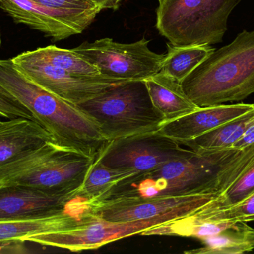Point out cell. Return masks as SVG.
<instances>
[{
    "label": "cell",
    "instance_id": "cell-13",
    "mask_svg": "<svg viewBox=\"0 0 254 254\" xmlns=\"http://www.w3.org/2000/svg\"><path fill=\"white\" fill-rule=\"evenodd\" d=\"M71 198L34 188L0 185V221L50 216L64 210Z\"/></svg>",
    "mask_w": 254,
    "mask_h": 254
},
{
    "label": "cell",
    "instance_id": "cell-28",
    "mask_svg": "<svg viewBox=\"0 0 254 254\" xmlns=\"http://www.w3.org/2000/svg\"><path fill=\"white\" fill-rule=\"evenodd\" d=\"M254 143V122L250 125L243 137L233 145L234 149H242Z\"/></svg>",
    "mask_w": 254,
    "mask_h": 254
},
{
    "label": "cell",
    "instance_id": "cell-29",
    "mask_svg": "<svg viewBox=\"0 0 254 254\" xmlns=\"http://www.w3.org/2000/svg\"><path fill=\"white\" fill-rule=\"evenodd\" d=\"M101 10L104 9L117 10L123 0H90Z\"/></svg>",
    "mask_w": 254,
    "mask_h": 254
},
{
    "label": "cell",
    "instance_id": "cell-1",
    "mask_svg": "<svg viewBox=\"0 0 254 254\" xmlns=\"http://www.w3.org/2000/svg\"><path fill=\"white\" fill-rule=\"evenodd\" d=\"M254 161V143L242 149H190L152 171L122 180L98 201L132 196L219 195Z\"/></svg>",
    "mask_w": 254,
    "mask_h": 254
},
{
    "label": "cell",
    "instance_id": "cell-16",
    "mask_svg": "<svg viewBox=\"0 0 254 254\" xmlns=\"http://www.w3.org/2000/svg\"><path fill=\"white\" fill-rule=\"evenodd\" d=\"M152 104L165 122L189 114L199 107L185 94L180 82L165 73H156L144 80Z\"/></svg>",
    "mask_w": 254,
    "mask_h": 254
},
{
    "label": "cell",
    "instance_id": "cell-12",
    "mask_svg": "<svg viewBox=\"0 0 254 254\" xmlns=\"http://www.w3.org/2000/svg\"><path fill=\"white\" fill-rule=\"evenodd\" d=\"M0 8L16 23L41 31L56 41L83 32L101 10L99 7L92 10H57L33 0H0Z\"/></svg>",
    "mask_w": 254,
    "mask_h": 254
},
{
    "label": "cell",
    "instance_id": "cell-20",
    "mask_svg": "<svg viewBox=\"0 0 254 254\" xmlns=\"http://www.w3.org/2000/svg\"><path fill=\"white\" fill-rule=\"evenodd\" d=\"M133 175L135 174L131 171L107 167L96 158L83 184L72 197L84 201H98L118 183Z\"/></svg>",
    "mask_w": 254,
    "mask_h": 254
},
{
    "label": "cell",
    "instance_id": "cell-8",
    "mask_svg": "<svg viewBox=\"0 0 254 254\" xmlns=\"http://www.w3.org/2000/svg\"><path fill=\"white\" fill-rule=\"evenodd\" d=\"M145 37L131 43H122L106 37L84 42L72 49L93 64L106 77L119 80H146L161 71L165 54H157L149 47Z\"/></svg>",
    "mask_w": 254,
    "mask_h": 254
},
{
    "label": "cell",
    "instance_id": "cell-14",
    "mask_svg": "<svg viewBox=\"0 0 254 254\" xmlns=\"http://www.w3.org/2000/svg\"><path fill=\"white\" fill-rule=\"evenodd\" d=\"M254 107V104H220L198 110L170 122H164L160 132L179 142L193 140Z\"/></svg>",
    "mask_w": 254,
    "mask_h": 254
},
{
    "label": "cell",
    "instance_id": "cell-31",
    "mask_svg": "<svg viewBox=\"0 0 254 254\" xmlns=\"http://www.w3.org/2000/svg\"><path fill=\"white\" fill-rule=\"evenodd\" d=\"M158 2L160 3V2H161V1H163V0H158Z\"/></svg>",
    "mask_w": 254,
    "mask_h": 254
},
{
    "label": "cell",
    "instance_id": "cell-10",
    "mask_svg": "<svg viewBox=\"0 0 254 254\" xmlns=\"http://www.w3.org/2000/svg\"><path fill=\"white\" fill-rule=\"evenodd\" d=\"M18 70L27 78L54 95L71 104H81L126 80L106 76L72 74L37 57L33 51L12 58Z\"/></svg>",
    "mask_w": 254,
    "mask_h": 254
},
{
    "label": "cell",
    "instance_id": "cell-25",
    "mask_svg": "<svg viewBox=\"0 0 254 254\" xmlns=\"http://www.w3.org/2000/svg\"><path fill=\"white\" fill-rule=\"evenodd\" d=\"M0 117L7 119L14 118H26L31 120L38 121L34 118L32 113L16 100L0 90ZM39 123V122H38Z\"/></svg>",
    "mask_w": 254,
    "mask_h": 254
},
{
    "label": "cell",
    "instance_id": "cell-26",
    "mask_svg": "<svg viewBox=\"0 0 254 254\" xmlns=\"http://www.w3.org/2000/svg\"><path fill=\"white\" fill-rule=\"evenodd\" d=\"M35 2L57 10H92L98 7L90 0H33Z\"/></svg>",
    "mask_w": 254,
    "mask_h": 254
},
{
    "label": "cell",
    "instance_id": "cell-23",
    "mask_svg": "<svg viewBox=\"0 0 254 254\" xmlns=\"http://www.w3.org/2000/svg\"><path fill=\"white\" fill-rule=\"evenodd\" d=\"M180 219L182 222L191 224L254 221V193L244 201L222 210L206 211L201 207Z\"/></svg>",
    "mask_w": 254,
    "mask_h": 254
},
{
    "label": "cell",
    "instance_id": "cell-22",
    "mask_svg": "<svg viewBox=\"0 0 254 254\" xmlns=\"http://www.w3.org/2000/svg\"><path fill=\"white\" fill-rule=\"evenodd\" d=\"M33 52L46 62L72 74L87 76H101L96 67L83 59L72 49H61L55 46H49L38 48Z\"/></svg>",
    "mask_w": 254,
    "mask_h": 254
},
{
    "label": "cell",
    "instance_id": "cell-11",
    "mask_svg": "<svg viewBox=\"0 0 254 254\" xmlns=\"http://www.w3.org/2000/svg\"><path fill=\"white\" fill-rule=\"evenodd\" d=\"M219 195L190 196L122 197L97 201H84L74 197L90 213L114 222H134L153 219L161 215L193 213Z\"/></svg>",
    "mask_w": 254,
    "mask_h": 254
},
{
    "label": "cell",
    "instance_id": "cell-9",
    "mask_svg": "<svg viewBox=\"0 0 254 254\" xmlns=\"http://www.w3.org/2000/svg\"><path fill=\"white\" fill-rule=\"evenodd\" d=\"M184 146L159 131H154L109 142L96 158L107 167L143 174L186 155L190 149Z\"/></svg>",
    "mask_w": 254,
    "mask_h": 254
},
{
    "label": "cell",
    "instance_id": "cell-6",
    "mask_svg": "<svg viewBox=\"0 0 254 254\" xmlns=\"http://www.w3.org/2000/svg\"><path fill=\"white\" fill-rule=\"evenodd\" d=\"M64 213V229L37 234L28 237L26 242L72 252L95 250L104 245L140 234L149 228L185 216L181 213H174L146 220L110 222L90 213L74 198L65 204Z\"/></svg>",
    "mask_w": 254,
    "mask_h": 254
},
{
    "label": "cell",
    "instance_id": "cell-30",
    "mask_svg": "<svg viewBox=\"0 0 254 254\" xmlns=\"http://www.w3.org/2000/svg\"><path fill=\"white\" fill-rule=\"evenodd\" d=\"M1 34H0V46H1Z\"/></svg>",
    "mask_w": 254,
    "mask_h": 254
},
{
    "label": "cell",
    "instance_id": "cell-17",
    "mask_svg": "<svg viewBox=\"0 0 254 254\" xmlns=\"http://www.w3.org/2000/svg\"><path fill=\"white\" fill-rule=\"evenodd\" d=\"M204 246L186 251L188 254H242L254 250V229L237 222L222 232L203 239Z\"/></svg>",
    "mask_w": 254,
    "mask_h": 254
},
{
    "label": "cell",
    "instance_id": "cell-27",
    "mask_svg": "<svg viewBox=\"0 0 254 254\" xmlns=\"http://www.w3.org/2000/svg\"><path fill=\"white\" fill-rule=\"evenodd\" d=\"M25 243L19 240H0V254H28Z\"/></svg>",
    "mask_w": 254,
    "mask_h": 254
},
{
    "label": "cell",
    "instance_id": "cell-4",
    "mask_svg": "<svg viewBox=\"0 0 254 254\" xmlns=\"http://www.w3.org/2000/svg\"><path fill=\"white\" fill-rule=\"evenodd\" d=\"M95 161L77 151L47 142L0 167V185L26 186L72 198Z\"/></svg>",
    "mask_w": 254,
    "mask_h": 254
},
{
    "label": "cell",
    "instance_id": "cell-7",
    "mask_svg": "<svg viewBox=\"0 0 254 254\" xmlns=\"http://www.w3.org/2000/svg\"><path fill=\"white\" fill-rule=\"evenodd\" d=\"M243 0H163L156 11V28L176 46L221 43L228 19Z\"/></svg>",
    "mask_w": 254,
    "mask_h": 254
},
{
    "label": "cell",
    "instance_id": "cell-2",
    "mask_svg": "<svg viewBox=\"0 0 254 254\" xmlns=\"http://www.w3.org/2000/svg\"><path fill=\"white\" fill-rule=\"evenodd\" d=\"M0 90L29 110L59 146L96 158L108 143L93 118L30 80L11 59L0 60Z\"/></svg>",
    "mask_w": 254,
    "mask_h": 254
},
{
    "label": "cell",
    "instance_id": "cell-3",
    "mask_svg": "<svg viewBox=\"0 0 254 254\" xmlns=\"http://www.w3.org/2000/svg\"><path fill=\"white\" fill-rule=\"evenodd\" d=\"M181 85L199 107L243 101L254 93V31L244 30L215 49Z\"/></svg>",
    "mask_w": 254,
    "mask_h": 254
},
{
    "label": "cell",
    "instance_id": "cell-24",
    "mask_svg": "<svg viewBox=\"0 0 254 254\" xmlns=\"http://www.w3.org/2000/svg\"><path fill=\"white\" fill-rule=\"evenodd\" d=\"M254 193V161L219 196L203 206L206 211H216L238 204Z\"/></svg>",
    "mask_w": 254,
    "mask_h": 254
},
{
    "label": "cell",
    "instance_id": "cell-18",
    "mask_svg": "<svg viewBox=\"0 0 254 254\" xmlns=\"http://www.w3.org/2000/svg\"><path fill=\"white\" fill-rule=\"evenodd\" d=\"M254 122V107L249 111L219 125L182 145L193 150L231 149Z\"/></svg>",
    "mask_w": 254,
    "mask_h": 254
},
{
    "label": "cell",
    "instance_id": "cell-5",
    "mask_svg": "<svg viewBox=\"0 0 254 254\" xmlns=\"http://www.w3.org/2000/svg\"><path fill=\"white\" fill-rule=\"evenodd\" d=\"M77 106L96 121L108 143L159 131L165 122L152 104L144 80L127 81Z\"/></svg>",
    "mask_w": 254,
    "mask_h": 254
},
{
    "label": "cell",
    "instance_id": "cell-21",
    "mask_svg": "<svg viewBox=\"0 0 254 254\" xmlns=\"http://www.w3.org/2000/svg\"><path fill=\"white\" fill-rule=\"evenodd\" d=\"M64 228V210L43 217L0 221V240L26 242L32 236L61 231Z\"/></svg>",
    "mask_w": 254,
    "mask_h": 254
},
{
    "label": "cell",
    "instance_id": "cell-19",
    "mask_svg": "<svg viewBox=\"0 0 254 254\" xmlns=\"http://www.w3.org/2000/svg\"><path fill=\"white\" fill-rule=\"evenodd\" d=\"M167 46V54L160 72L180 83L215 50L210 45L176 46L170 43Z\"/></svg>",
    "mask_w": 254,
    "mask_h": 254
},
{
    "label": "cell",
    "instance_id": "cell-15",
    "mask_svg": "<svg viewBox=\"0 0 254 254\" xmlns=\"http://www.w3.org/2000/svg\"><path fill=\"white\" fill-rule=\"evenodd\" d=\"M53 137L40 123L26 118L0 121V167L19 159Z\"/></svg>",
    "mask_w": 254,
    "mask_h": 254
}]
</instances>
